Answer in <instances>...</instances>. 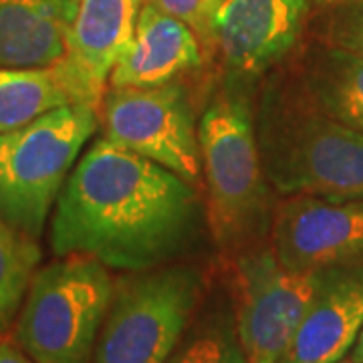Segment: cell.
Returning a JSON list of instances; mask_svg holds the SVG:
<instances>
[{
    "mask_svg": "<svg viewBox=\"0 0 363 363\" xmlns=\"http://www.w3.org/2000/svg\"><path fill=\"white\" fill-rule=\"evenodd\" d=\"M204 222L194 184L99 138L55 202L51 248L57 257H93L113 271H150L186 255Z\"/></svg>",
    "mask_w": 363,
    "mask_h": 363,
    "instance_id": "cell-1",
    "label": "cell"
},
{
    "mask_svg": "<svg viewBox=\"0 0 363 363\" xmlns=\"http://www.w3.org/2000/svg\"><path fill=\"white\" fill-rule=\"evenodd\" d=\"M255 130L264 176L279 194L363 200V135L327 116L301 87L271 81Z\"/></svg>",
    "mask_w": 363,
    "mask_h": 363,
    "instance_id": "cell-2",
    "label": "cell"
},
{
    "mask_svg": "<svg viewBox=\"0 0 363 363\" xmlns=\"http://www.w3.org/2000/svg\"><path fill=\"white\" fill-rule=\"evenodd\" d=\"M206 220L224 250L259 238L271 224V184L260 162L255 113L247 95L222 89L198 123Z\"/></svg>",
    "mask_w": 363,
    "mask_h": 363,
    "instance_id": "cell-3",
    "label": "cell"
},
{
    "mask_svg": "<svg viewBox=\"0 0 363 363\" xmlns=\"http://www.w3.org/2000/svg\"><path fill=\"white\" fill-rule=\"evenodd\" d=\"M97 107L67 104L0 133V218L39 240L83 147Z\"/></svg>",
    "mask_w": 363,
    "mask_h": 363,
    "instance_id": "cell-4",
    "label": "cell"
},
{
    "mask_svg": "<svg viewBox=\"0 0 363 363\" xmlns=\"http://www.w3.org/2000/svg\"><path fill=\"white\" fill-rule=\"evenodd\" d=\"M116 283L104 262L59 257L35 272L14 341L37 363H93Z\"/></svg>",
    "mask_w": 363,
    "mask_h": 363,
    "instance_id": "cell-5",
    "label": "cell"
},
{
    "mask_svg": "<svg viewBox=\"0 0 363 363\" xmlns=\"http://www.w3.org/2000/svg\"><path fill=\"white\" fill-rule=\"evenodd\" d=\"M204 281L196 267L164 264L116 283L93 363H166L194 321Z\"/></svg>",
    "mask_w": 363,
    "mask_h": 363,
    "instance_id": "cell-6",
    "label": "cell"
},
{
    "mask_svg": "<svg viewBox=\"0 0 363 363\" xmlns=\"http://www.w3.org/2000/svg\"><path fill=\"white\" fill-rule=\"evenodd\" d=\"M323 277L325 271L286 269L272 248L236 259L233 315L248 363H279Z\"/></svg>",
    "mask_w": 363,
    "mask_h": 363,
    "instance_id": "cell-7",
    "label": "cell"
},
{
    "mask_svg": "<svg viewBox=\"0 0 363 363\" xmlns=\"http://www.w3.org/2000/svg\"><path fill=\"white\" fill-rule=\"evenodd\" d=\"M104 133L109 142L156 162L194 186L202 178L194 109L176 81L105 91Z\"/></svg>",
    "mask_w": 363,
    "mask_h": 363,
    "instance_id": "cell-8",
    "label": "cell"
},
{
    "mask_svg": "<svg viewBox=\"0 0 363 363\" xmlns=\"http://www.w3.org/2000/svg\"><path fill=\"white\" fill-rule=\"evenodd\" d=\"M272 252L286 269L363 264V200L289 196L271 222Z\"/></svg>",
    "mask_w": 363,
    "mask_h": 363,
    "instance_id": "cell-9",
    "label": "cell"
},
{
    "mask_svg": "<svg viewBox=\"0 0 363 363\" xmlns=\"http://www.w3.org/2000/svg\"><path fill=\"white\" fill-rule=\"evenodd\" d=\"M142 0H75L65 59L55 67L77 104L104 101L109 73L135 33Z\"/></svg>",
    "mask_w": 363,
    "mask_h": 363,
    "instance_id": "cell-10",
    "label": "cell"
},
{
    "mask_svg": "<svg viewBox=\"0 0 363 363\" xmlns=\"http://www.w3.org/2000/svg\"><path fill=\"white\" fill-rule=\"evenodd\" d=\"M311 0H224L212 45L234 75L257 77L297 43Z\"/></svg>",
    "mask_w": 363,
    "mask_h": 363,
    "instance_id": "cell-11",
    "label": "cell"
},
{
    "mask_svg": "<svg viewBox=\"0 0 363 363\" xmlns=\"http://www.w3.org/2000/svg\"><path fill=\"white\" fill-rule=\"evenodd\" d=\"M363 327V264L325 271L279 363H339Z\"/></svg>",
    "mask_w": 363,
    "mask_h": 363,
    "instance_id": "cell-12",
    "label": "cell"
},
{
    "mask_svg": "<svg viewBox=\"0 0 363 363\" xmlns=\"http://www.w3.org/2000/svg\"><path fill=\"white\" fill-rule=\"evenodd\" d=\"M202 65V45L182 21L152 2L142 6L133 39L109 73L111 87H157Z\"/></svg>",
    "mask_w": 363,
    "mask_h": 363,
    "instance_id": "cell-13",
    "label": "cell"
},
{
    "mask_svg": "<svg viewBox=\"0 0 363 363\" xmlns=\"http://www.w3.org/2000/svg\"><path fill=\"white\" fill-rule=\"evenodd\" d=\"M75 0H0V69H52L67 55Z\"/></svg>",
    "mask_w": 363,
    "mask_h": 363,
    "instance_id": "cell-14",
    "label": "cell"
},
{
    "mask_svg": "<svg viewBox=\"0 0 363 363\" xmlns=\"http://www.w3.org/2000/svg\"><path fill=\"white\" fill-rule=\"evenodd\" d=\"M301 89L327 116L363 135V57L331 45L313 49Z\"/></svg>",
    "mask_w": 363,
    "mask_h": 363,
    "instance_id": "cell-15",
    "label": "cell"
},
{
    "mask_svg": "<svg viewBox=\"0 0 363 363\" xmlns=\"http://www.w3.org/2000/svg\"><path fill=\"white\" fill-rule=\"evenodd\" d=\"M77 104L57 69H0V133L55 107Z\"/></svg>",
    "mask_w": 363,
    "mask_h": 363,
    "instance_id": "cell-16",
    "label": "cell"
},
{
    "mask_svg": "<svg viewBox=\"0 0 363 363\" xmlns=\"http://www.w3.org/2000/svg\"><path fill=\"white\" fill-rule=\"evenodd\" d=\"M166 363H248L234 323L233 305L202 313L188 325Z\"/></svg>",
    "mask_w": 363,
    "mask_h": 363,
    "instance_id": "cell-17",
    "label": "cell"
},
{
    "mask_svg": "<svg viewBox=\"0 0 363 363\" xmlns=\"http://www.w3.org/2000/svg\"><path fill=\"white\" fill-rule=\"evenodd\" d=\"M37 238L0 218V335L13 325L35 272L39 271Z\"/></svg>",
    "mask_w": 363,
    "mask_h": 363,
    "instance_id": "cell-18",
    "label": "cell"
},
{
    "mask_svg": "<svg viewBox=\"0 0 363 363\" xmlns=\"http://www.w3.org/2000/svg\"><path fill=\"white\" fill-rule=\"evenodd\" d=\"M325 45L363 57V0H341L327 18Z\"/></svg>",
    "mask_w": 363,
    "mask_h": 363,
    "instance_id": "cell-19",
    "label": "cell"
},
{
    "mask_svg": "<svg viewBox=\"0 0 363 363\" xmlns=\"http://www.w3.org/2000/svg\"><path fill=\"white\" fill-rule=\"evenodd\" d=\"M160 11L182 21L196 37L212 43V23L224 0H150Z\"/></svg>",
    "mask_w": 363,
    "mask_h": 363,
    "instance_id": "cell-20",
    "label": "cell"
},
{
    "mask_svg": "<svg viewBox=\"0 0 363 363\" xmlns=\"http://www.w3.org/2000/svg\"><path fill=\"white\" fill-rule=\"evenodd\" d=\"M0 363H37L16 341L0 335Z\"/></svg>",
    "mask_w": 363,
    "mask_h": 363,
    "instance_id": "cell-21",
    "label": "cell"
},
{
    "mask_svg": "<svg viewBox=\"0 0 363 363\" xmlns=\"http://www.w3.org/2000/svg\"><path fill=\"white\" fill-rule=\"evenodd\" d=\"M350 359L355 363H363V327L362 331H359V335H357V341H355L353 350H351Z\"/></svg>",
    "mask_w": 363,
    "mask_h": 363,
    "instance_id": "cell-22",
    "label": "cell"
},
{
    "mask_svg": "<svg viewBox=\"0 0 363 363\" xmlns=\"http://www.w3.org/2000/svg\"><path fill=\"white\" fill-rule=\"evenodd\" d=\"M339 363H355V362H351V359H350V362H339Z\"/></svg>",
    "mask_w": 363,
    "mask_h": 363,
    "instance_id": "cell-23",
    "label": "cell"
},
{
    "mask_svg": "<svg viewBox=\"0 0 363 363\" xmlns=\"http://www.w3.org/2000/svg\"><path fill=\"white\" fill-rule=\"evenodd\" d=\"M339 2H341V0H339Z\"/></svg>",
    "mask_w": 363,
    "mask_h": 363,
    "instance_id": "cell-24",
    "label": "cell"
}]
</instances>
